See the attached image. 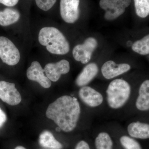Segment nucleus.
Listing matches in <instances>:
<instances>
[{
  "mask_svg": "<svg viewBox=\"0 0 149 149\" xmlns=\"http://www.w3.org/2000/svg\"><path fill=\"white\" fill-rule=\"evenodd\" d=\"M130 69L131 66L128 63H116L113 61L109 60L102 65L101 72L105 79L109 80L128 72Z\"/></svg>",
  "mask_w": 149,
  "mask_h": 149,
  "instance_id": "nucleus-10",
  "label": "nucleus"
},
{
  "mask_svg": "<svg viewBox=\"0 0 149 149\" xmlns=\"http://www.w3.org/2000/svg\"><path fill=\"white\" fill-rule=\"evenodd\" d=\"M45 72L40 63L35 61L32 62L27 69L26 74L29 80L36 81L43 88L47 89L50 88L52 82L47 75H45Z\"/></svg>",
  "mask_w": 149,
  "mask_h": 149,
  "instance_id": "nucleus-11",
  "label": "nucleus"
},
{
  "mask_svg": "<svg viewBox=\"0 0 149 149\" xmlns=\"http://www.w3.org/2000/svg\"><path fill=\"white\" fill-rule=\"evenodd\" d=\"M97 46L98 42L96 38L88 37L83 44L77 45L73 48L72 52L73 58L76 61L87 64L91 61Z\"/></svg>",
  "mask_w": 149,
  "mask_h": 149,
  "instance_id": "nucleus-5",
  "label": "nucleus"
},
{
  "mask_svg": "<svg viewBox=\"0 0 149 149\" xmlns=\"http://www.w3.org/2000/svg\"><path fill=\"white\" fill-rule=\"evenodd\" d=\"M95 146L96 149H112L113 143L108 133L101 132L96 137Z\"/></svg>",
  "mask_w": 149,
  "mask_h": 149,
  "instance_id": "nucleus-19",
  "label": "nucleus"
},
{
  "mask_svg": "<svg viewBox=\"0 0 149 149\" xmlns=\"http://www.w3.org/2000/svg\"><path fill=\"white\" fill-rule=\"evenodd\" d=\"M19 0H0V3L7 6L12 7L16 5Z\"/></svg>",
  "mask_w": 149,
  "mask_h": 149,
  "instance_id": "nucleus-23",
  "label": "nucleus"
},
{
  "mask_svg": "<svg viewBox=\"0 0 149 149\" xmlns=\"http://www.w3.org/2000/svg\"><path fill=\"white\" fill-rule=\"evenodd\" d=\"M136 14L144 18L149 15V0H134Z\"/></svg>",
  "mask_w": 149,
  "mask_h": 149,
  "instance_id": "nucleus-20",
  "label": "nucleus"
},
{
  "mask_svg": "<svg viewBox=\"0 0 149 149\" xmlns=\"http://www.w3.org/2000/svg\"><path fill=\"white\" fill-rule=\"evenodd\" d=\"M39 144L43 148L49 149H62L63 146L57 141L52 133L48 130H45L40 134Z\"/></svg>",
  "mask_w": 149,
  "mask_h": 149,
  "instance_id": "nucleus-16",
  "label": "nucleus"
},
{
  "mask_svg": "<svg viewBox=\"0 0 149 149\" xmlns=\"http://www.w3.org/2000/svg\"><path fill=\"white\" fill-rule=\"evenodd\" d=\"M127 130L132 138L141 139H149V124L137 121L128 125Z\"/></svg>",
  "mask_w": 149,
  "mask_h": 149,
  "instance_id": "nucleus-14",
  "label": "nucleus"
},
{
  "mask_svg": "<svg viewBox=\"0 0 149 149\" xmlns=\"http://www.w3.org/2000/svg\"><path fill=\"white\" fill-rule=\"evenodd\" d=\"M70 64L69 61L62 59L56 63H49L45 66L44 70L47 77L51 81L56 82L59 80L62 74L69 72Z\"/></svg>",
  "mask_w": 149,
  "mask_h": 149,
  "instance_id": "nucleus-9",
  "label": "nucleus"
},
{
  "mask_svg": "<svg viewBox=\"0 0 149 149\" xmlns=\"http://www.w3.org/2000/svg\"><path fill=\"white\" fill-rule=\"evenodd\" d=\"M20 18V14L15 9L6 8L0 11V25L7 26L14 24Z\"/></svg>",
  "mask_w": 149,
  "mask_h": 149,
  "instance_id": "nucleus-17",
  "label": "nucleus"
},
{
  "mask_svg": "<svg viewBox=\"0 0 149 149\" xmlns=\"http://www.w3.org/2000/svg\"><path fill=\"white\" fill-rule=\"evenodd\" d=\"M99 72V67L95 63H88L77 76L75 83L78 87H84L89 84L96 77Z\"/></svg>",
  "mask_w": 149,
  "mask_h": 149,
  "instance_id": "nucleus-13",
  "label": "nucleus"
},
{
  "mask_svg": "<svg viewBox=\"0 0 149 149\" xmlns=\"http://www.w3.org/2000/svg\"><path fill=\"white\" fill-rule=\"evenodd\" d=\"M14 149H26L24 147L22 146H18L16 147Z\"/></svg>",
  "mask_w": 149,
  "mask_h": 149,
  "instance_id": "nucleus-26",
  "label": "nucleus"
},
{
  "mask_svg": "<svg viewBox=\"0 0 149 149\" xmlns=\"http://www.w3.org/2000/svg\"></svg>",
  "mask_w": 149,
  "mask_h": 149,
  "instance_id": "nucleus-28",
  "label": "nucleus"
},
{
  "mask_svg": "<svg viewBox=\"0 0 149 149\" xmlns=\"http://www.w3.org/2000/svg\"><path fill=\"white\" fill-rule=\"evenodd\" d=\"M56 131H57V132H60V131L62 130L60 128H59V127L58 126L57 127H56Z\"/></svg>",
  "mask_w": 149,
  "mask_h": 149,
  "instance_id": "nucleus-27",
  "label": "nucleus"
},
{
  "mask_svg": "<svg viewBox=\"0 0 149 149\" xmlns=\"http://www.w3.org/2000/svg\"><path fill=\"white\" fill-rule=\"evenodd\" d=\"M78 95L81 101L91 107H98L103 102V97L102 94L89 86L82 87L79 91Z\"/></svg>",
  "mask_w": 149,
  "mask_h": 149,
  "instance_id": "nucleus-12",
  "label": "nucleus"
},
{
  "mask_svg": "<svg viewBox=\"0 0 149 149\" xmlns=\"http://www.w3.org/2000/svg\"><path fill=\"white\" fill-rule=\"evenodd\" d=\"M56 1V0H35L38 7L45 11H47L50 9Z\"/></svg>",
  "mask_w": 149,
  "mask_h": 149,
  "instance_id": "nucleus-22",
  "label": "nucleus"
},
{
  "mask_svg": "<svg viewBox=\"0 0 149 149\" xmlns=\"http://www.w3.org/2000/svg\"><path fill=\"white\" fill-rule=\"evenodd\" d=\"M106 93L109 106L113 109H118L123 107L130 98L131 87L126 80L115 79L109 83Z\"/></svg>",
  "mask_w": 149,
  "mask_h": 149,
  "instance_id": "nucleus-3",
  "label": "nucleus"
},
{
  "mask_svg": "<svg viewBox=\"0 0 149 149\" xmlns=\"http://www.w3.org/2000/svg\"><path fill=\"white\" fill-rule=\"evenodd\" d=\"M80 112V105L77 99L70 96L64 95L49 105L46 115L62 130L68 133L76 128Z\"/></svg>",
  "mask_w": 149,
  "mask_h": 149,
  "instance_id": "nucleus-1",
  "label": "nucleus"
},
{
  "mask_svg": "<svg viewBox=\"0 0 149 149\" xmlns=\"http://www.w3.org/2000/svg\"><path fill=\"white\" fill-rule=\"evenodd\" d=\"M74 149H91V148L87 142L84 141H81L77 143Z\"/></svg>",
  "mask_w": 149,
  "mask_h": 149,
  "instance_id": "nucleus-25",
  "label": "nucleus"
},
{
  "mask_svg": "<svg viewBox=\"0 0 149 149\" xmlns=\"http://www.w3.org/2000/svg\"><path fill=\"white\" fill-rule=\"evenodd\" d=\"M132 50L141 55L149 54V34L134 42L131 47Z\"/></svg>",
  "mask_w": 149,
  "mask_h": 149,
  "instance_id": "nucleus-18",
  "label": "nucleus"
},
{
  "mask_svg": "<svg viewBox=\"0 0 149 149\" xmlns=\"http://www.w3.org/2000/svg\"><path fill=\"white\" fill-rule=\"evenodd\" d=\"M38 40L40 44L45 46L51 54L65 55L70 50L69 42L66 37L55 27H43L39 32Z\"/></svg>",
  "mask_w": 149,
  "mask_h": 149,
  "instance_id": "nucleus-2",
  "label": "nucleus"
},
{
  "mask_svg": "<svg viewBox=\"0 0 149 149\" xmlns=\"http://www.w3.org/2000/svg\"><path fill=\"white\" fill-rule=\"evenodd\" d=\"M120 142L125 149H142L140 144L135 139L129 136H122L120 137Z\"/></svg>",
  "mask_w": 149,
  "mask_h": 149,
  "instance_id": "nucleus-21",
  "label": "nucleus"
},
{
  "mask_svg": "<svg viewBox=\"0 0 149 149\" xmlns=\"http://www.w3.org/2000/svg\"><path fill=\"white\" fill-rule=\"evenodd\" d=\"M7 118L5 113L0 107V128H1L3 125L6 122Z\"/></svg>",
  "mask_w": 149,
  "mask_h": 149,
  "instance_id": "nucleus-24",
  "label": "nucleus"
},
{
  "mask_svg": "<svg viewBox=\"0 0 149 149\" xmlns=\"http://www.w3.org/2000/svg\"><path fill=\"white\" fill-rule=\"evenodd\" d=\"M80 0H61L60 14L66 23L72 24L80 16Z\"/></svg>",
  "mask_w": 149,
  "mask_h": 149,
  "instance_id": "nucleus-7",
  "label": "nucleus"
},
{
  "mask_svg": "<svg viewBox=\"0 0 149 149\" xmlns=\"http://www.w3.org/2000/svg\"><path fill=\"white\" fill-rule=\"evenodd\" d=\"M0 99L4 102L13 106L21 102L22 97L14 83L0 81Z\"/></svg>",
  "mask_w": 149,
  "mask_h": 149,
  "instance_id": "nucleus-8",
  "label": "nucleus"
},
{
  "mask_svg": "<svg viewBox=\"0 0 149 149\" xmlns=\"http://www.w3.org/2000/svg\"><path fill=\"white\" fill-rule=\"evenodd\" d=\"M131 2V0H100L99 5L105 11V19L111 21L123 14Z\"/></svg>",
  "mask_w": 149,
  "mask_h": 149,
  "instance_id": "nucleus-4",
  "label": "nucleus"
},
{
  "mask_svg": "<svg viewBox=\"0 0 149 149\" xmlns=\"http://www.w3.org/2000/svg\"><path fill=\"white\" fill-rule=\"evenodd\" d=\"M136 105L141 111L149 110V80H145L141 84Z\"/></svg>",
  "mask_w": 149,
  "mask_h": 149,
  "instance_id": "nucleus-15",
  "label": "nucleus"
},
{
  "mask_svg": "<svg viewBox=\"0 0 149 149\" xmlns=\"http://www.w3.org/2000/svg\"><path fill=\"white\" fill-rule=\"evenodd\" d=\"M0 58L4 63L13 66L18 63L20 53L14 43L8 38L0 37Z\"/></svg>",
  "mask_w": 149,
  "mask_h": 149,
  "instance_id": "nucleus-6",
  "label": "nucleus"
}]
</instances>
